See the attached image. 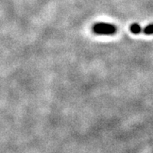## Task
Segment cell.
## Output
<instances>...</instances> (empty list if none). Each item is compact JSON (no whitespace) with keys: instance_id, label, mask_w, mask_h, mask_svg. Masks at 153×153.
<instances>
[{"instance_id":"1","label":"cell","mask_w":153,"mask_h":153,"mask_svg":"<svg viewBox=\"0 0 153 153\" xmlns=\"http://www.w3.org/2000/svg\"><path fill=\"white\" fill-rule=\"evenodd\" d=\"M117 28L111 23H97L93 27V31L99 35H113L116 33Z\"/></svg>"},{"instance_id":"2","label":"cell","mask_w":153,"mask_h":153,"mask_svg":"<svg viewBox=\"0 0 153 153\" xmlns=\"http://www.w3.org/2000/svg\"><path fill=\"white\" fill-rule=\"evenodd\" d=\"M130 30L131 31V33H134V34H138V33H142V29L141 26L138 23H132L130 27Z\"/></svg>"},{"instance_id":"3","label":"cell","mask_w":153,"mask_h":153,"mask_svg":"<svg viewBox=\"0 0 153 153\" xmlns=\"http://www.w3.org/2000/svg\"><path fill=\"white\" fill-rule=\"evenodd\" d=\"M143 33L146 35L153 34V23L149 24L146 27H145L143 30Z\"/></svg>"}]
</instances>
